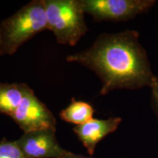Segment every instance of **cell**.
Wrapping results in <instances>:
<instances>
[{
    "instance_id": "obj_1",
    "label": "cell",
    "mask_w": 158,
    "mask_h": 158,
    "mask_svg": "<svg viewBox=\"0 0 158 158\" xmlns=\"http://www.w3.org/2000/svg\"><path fill=\"white\" fill-rule=\"evenodd\" d=\"M135 30L103 33L86 50L68 55V62H77L100 79L102 95L116 89L134 90L150 86L155 75L147 51Z\"/></svg>"
},
{
    "instance_id": "obj_2",
    "label": "cell",
    "mask_w": 158,
    "mask_h": 158,
    "mask_svg": "<svg viewBox=\"0 0 158 158\" xmlns=\"http://www.w3.org/2000/svg\"><path fill=\"white\" fill-rule=\"evenodd\" d=\"M45 29L48 28L43 0H33L0 23V56L15 54Z\"/></svg>"
},
{
    "instance_id": "obj_3",
    "label": "cell",
    "mask_w": 158,
    "mask_h": 158,
    "mask_svg": "<svg viewBox=\"0 0 158 158\" xmlns=\"http://www.w3.org/2000/svg\"><path fill=\"white\" fill-rule=\"evenodd\" d=\"M47 28L59 44L74 46L87 32L81 0H43Z\"/></svg>"
},
{
    "instance_id": "obj_4",
    "label": "cell",
    "mask_w": 158,
    "mask_h": 158,
    "mask_svg": "<svg viewBox=\"0 0 158 158\" xmlns=\"http://www.w3.org/2000/svg\"><path fill=\"white\" fill-rule=\"evenodd\" d=\"M85 13L96 21H125L149 10L155 0H81Z\"/></svg>"
},
{
    "instance_id": "obj_5",
    "label": "cell",
    "mask_w": 158,
    "mask_h": 158,
    "mask_svg": "<svg viewBox=\"0 0 158 158\" xmlns=\"http://www.w3.org/2000/svg\"><path fill=\"white\" fill-rule=\"evenodd\" d=\"M10 117L23 133L43 129L56 130L54 114L29 88L22 101Z\"/></svg>"
},
{
    "instance_id": "obj_6",
    "label": "cell",
    "mask_w": 158,
    "mask_h": 158,
    "mask_svg": "<svg viewBox=\"0 0 158 158\" xmlns=\"http://www.w3.org/2000/svg\"><path fill=\"white\" fill-rule=\"evenodd\" d=\"M56 132L43 129L23 133L16 143L25 158H61L66 150L59 145Z\"/></svg>"
},
{
    "instance_id": "obj_7",
    "label": "cell",
    "mask_w": 158,
    "mask_h": 158,
    "mask_svg": "<svg viewBox=\"0 0 158 158\" xmlns=\"http://www.w3.org/2000/svg\"><path fill=\"white\" fill-rule=\"evenodd\" d=\"M121 122L120 117H110L107 119L93 118L86 123L76 125L73 127V131L92 157L97 145L108 135L115 132Z\"/></svg>"
},
{
    "instance_id": "obj_8",
    "label": "cell",
    "mask_w": 158,
    "mask_h": 158,
    "mask_svg": "<svg viewBox=\"0 0 158 158\" xmlns=\"http://www.w3.org/2000/svg\"><path fill=\"white\" fill-rule=\"evenodd\" d=\"M29 88L23 83L0 82V114L11 116Z\"/></svg>"
},
{
    "instance_id": "obj_9",
    "label": "cell",
    "mask_w": 158,
    "mask_h": 158,
    "mask_svg": "<svg viewBox=\"0 0 158 158\" xmlns=\"http://www.w3.org/2000/svg\"><path fill=\"white\" fill-rule=\"evenodd\" d=\"M94 114V109L92 105L72 98L68 107L61 110L59 116L65 122L80 125L92 119Z\"/></svg>"
},
{
    "instance_id": "obj_10",
    "label": "cell",
    "mask_w": 158,
    "mask_h": 158,
    "mask_svg": "<svg viewBox=\"0 0 158 158\" xmlns=\"http://www.w3.org/2000/svg\"><path fill=\"white\" fill-rule=\"evenodd\" d=\"M0 158H25L16 143L3 138L0 141Z\"/></svg>"
},
{
    "instance_id": "obj_11",
    "label": "cell",
    "mask_w": 158,
    "mask_h": 158,
    "mask_svg": "<svg viewBox=\"0 0 158 158\" xmlns=\"http://www.w3.org/2000/svg\"><path fill=\"white\" fill-rule=\"evenodd\" d=\"M149 87L151 88L152 104L158 119V76H155Z\"/></svg>"
},
{
    "instance_id": "obj_12",
    "label": "cell",
    "mask_w": 158,
    "mask_h": 158,
    "mask_svg": "<svg viewBox=\"0 0 158 158\" xmlns=\"http://www.w3.org/2000/svg\"><path fill=\"white\" fill-rule=\"evenodd\" d=\"M61 158H93L92 157H86V156L81 155H76V154H73L69 151H65V152L63 154V155L61 157Z\"/></svg>"
}]
</instances>
